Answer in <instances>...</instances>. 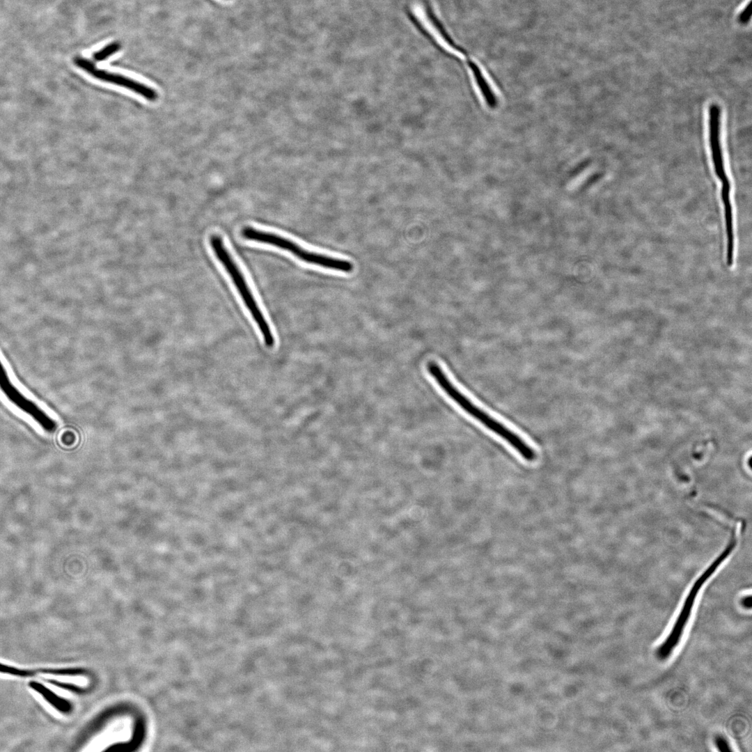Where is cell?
<instances>
[{"label":"cell","instance_id":"cell-1","mask_svg":"<svg viewBox=\"0 0 752 752\" xmlns=\"http://www.w3.org/2000/svg\"><path fill=\"white\" fill-rule=\"evenodd\" d=\"M427 369L441 389L466 413L498 435L512 447L525 460L532 462L536 453L519 435L489 415L462 393L435 362L428 363Z\"/></svg>","mask_w":752,"mask_h":752},{"label":"cell","instance_id":"cell-2","mask_svg":"<svg viewBox=\"0 0 752 752\" xmlns=\"http://www.w3.org/2000/svg\"><path fill=\"white\" fill-rule=\"evenodd\" d=\"M210 244L220 263L230 276L246 307L257 324L265 345L273 347L275 343L270 327L257 304L242 272L226 248L222 238L218 235L210 237Z\"/></svg>","mask_w":752,"mask_h":752},{"label":"cell","instance_id":"cell-3","mask_svg":"<svg viewBox=\"0 0 752 752\" xmlns=\"http://www.w3.org/2000/svg\"><path fill=\"white\" fill-rule=\"evenodd\" d=\"M242 235L249 240L269 244L286 250L299 259L309 264L345 273L351 272L353 269V264L348 260L309 251L290 240L275 233L246 226L242 230Z\"/></svg>","mask_w":752,"mask_h":752},{"label":"cell","instance_id":"cell-4","mask_svg":"<svg viewBox=\"0 0 752 752\" xmlns=\"http://www.w3.org/2000/svg\"><path fill=\"white\" fill-rule=\"evenodd\" d=\"M728 555V552L723 550L721 555L693 585L669 634L657 650V655L659 659L661 660L667 659L677 647L691 614L696 598L700 588L716 568L727 558Z\"/></svg>","mask_w":752,"mask_h":752},{"label":"cell","instance_id":"cell-5","mask_svg":"<svg viewBox=\"0 0 752 752\" xmlns=\"http://www.w3.org/2000/svg\"><path fill=\"white\" fill-rule=\"evenodd\" d=\"M74 63L78 68L96 79L126 88L149 101L157 99V93L152 88L123 75L98 69L91 61L86 58L77 56L74 58Z\"/></svg>","mask_w":752,"mask_h":752},{"label":"cell","instance_id":"cell-6","mask_svg":"<svg viewBox=\"0 0 752 752\" xmlns=\"http://www.w3.org/2000/svg\"><path fill=\"white\" fill-rule=\"evenodd\" d=\"M721 109L713 103L709 108V141L715 174L721 185L730 183L725 169L721 139Z\"/></svg>","mask_w":752,"mask_h":752},{"label":"cell","instance_id":"cell-7","mask_svg":"<svg viewBox=\"0 0 752 752\" xmlns=\"http://www.w3.org/2000/svg\"><path fill=\"white\" fill-rule=\"evenodd\" d=\"M411 12L423 29L444 51L458 56L462 50L443 31L426 9L420 4L412 7Z\"/></svg>","mask_w":752,"mask_h":752},{"label":"cell","instance_id":"cell-8","mask_svg":"<svg viewBox=\"0 0 752 752\" xmlns=\"http://www.w3.org/2000/svg\"><path fill=\"white\" fill-rule=\"evenodd\" d=\"M467 61L475 83L486 104L489 108L494 109L497 106L498 100L483 72L473 60L467 58Z\"/></svg>","mask_w":752,"mask_h":752},{"label":"cell","instance_id":"cell-9","mask_svg":"<svg viewBox=\"0 0 752 752\" xmlns=\"http://www.w3.org/2000/svg\"><path fill=\"white\" fill-rule=\"evenodd\" d=\"M29 685L32 689L40 694L56 711L63 712L69 709V704L64 698L42 684L36 681H31Z\"/></svg>","mask_w":752,"mask_h":752},{"label":"cell","instance_id":"cell-10","mask_svg":"<svg viewBox=\"0 0 752 752\" xmlns=\"http://www.w3.org/2000/svg\"><path fill=\"white\" fill-rule=\"evenodd\" d=\"M0 673L19 677H31L42 673V668L36 670L21 669L13 666L0 663Z\"/></svg>","mask_w":752,"mask_h":752},{"label":"cell","instance_id":"cell-11","mask_svg":"<svg viewBox=\"0 0 752 752\" xmlns=\"http://www.w3.org/2000/svg\"><path fill=\"white\" fill-rule=\"evenodd\" d=\"M120 48V45L118 42H114L104 47L100 50L93 54V59L96 61H102L107 58L111 55L116 53Z\"/></svg>","mask_w":752,"mask_h":752},{"label":"cell","instance_id":"cell-12","mask_svg":"<svg viewBox=\"0 0 752 752\" xmlns=\"http://www.w3.org/2000/svg\"><path fill=\"white\" fill-rule=\"evenodd\" d=\"M715 744L716 748L720 751H731L730 746L728 740L723 736L719 735L715 738Z\"/></svg>","mask_w":752,"mask_h":752},{"label":"cell","instance_id":"cell-13","mask_svg":"<svg viewBox=\"0 0 752 752\" xmlns=\"http://www.w3.org/2000/svg\"><path fill=\"white\" fill-rule=\"evenodd\" d=\"M751 597L745 598V600H744V606L749 608L751 606Z\"/></svg>","mask_w":752,"mask_h":752}]
</instances>
